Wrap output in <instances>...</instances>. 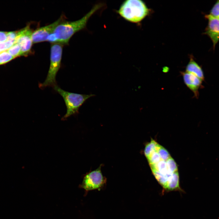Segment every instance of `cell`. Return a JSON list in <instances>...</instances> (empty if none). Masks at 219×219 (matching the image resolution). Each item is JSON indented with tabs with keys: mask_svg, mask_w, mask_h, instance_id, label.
Listing matches in <instances>:
<instances>
[{
	"mask_svg": "<svg viewBox=\"0 0 219 219\" xmlns=\"http://www.w3.org/2000/svg\"><path fill=\"white\" fill-rule=\"evenodd\" d=\"M15 40H7L0 43V52L6 51L14 43Z\"/></svg>",
	"mask_w": 219,
	"mask_h": 219,
	"instance_id": "17",
	"label": "cell"
},
{
	"mask_svg": "<svg viewBox=\"0 0 219 219\" xmlns=\"http://www.w3.org/2000/svg\"><path fill=\"white\" fill-rule=\"evenodd\" d=\"M212 16L219 18V0L215 3L210 10V14Z\"/></svg>",
	"mask_w": 219,
	"mask_h": 219,
	"instance_id": "18",
	"label": "cell"
},
{
	"mask_svg": "<svg viewBox=\"0 0 219 219\" xmlns=\"http://www.w3.org/2000/svg\"><path fill=\"white\" fill-rule=\"evenodd\" d=\"M33 31L29 24L17 32L15 43H17L21 48V56H27L32 54L33 42L31 35Z\"/></svg>",
	"mask_w": 219,
	"mask_h": 219,
	"instance_id": "6",
	"label": "cell"
},
{
	"mask_svg": "<svg viewBox=\"0 0 219 219\" xmlns=\"http://www.w3.org/2000/svg\"><path fill=\"white\" fill-rule=\"evenodd\" d=\"M47 41L51 43H58V39L55 34L53 32L48 36Z\"/></svg>",
	"mask_w": 219,
	"mask_h": 219,
	"instance_id": "19",
	"label": "cell"
},
{
	"mask_svg": "<svg viewBox=\"0 0 219 219\" xmlns=\"http://www.w3.org/2000/svg\"><path fill=\"white\" fill-rule=\"evenodd\" d=\"M101 165L96 169L90 172L85 175L80 187L86 191L99 189L106 183V178L103 175Z\"/></svg>",
	"mask_w": 219,
	"mask_h": 219,
	"instance_id": "5",
	"label": "cell"
},
{
	"mask_svg": "<svg viewBox=\"0 0 219 219\" xmlns=\"http://www.w3.org/2000/svg\"><path fill=\"white\" fill-rule=\"evenodd\" d=\"M104 5L103 3H97L80 19L73 21L64 20L60 23L53 32L57 37L58 43L63 45L68 44L72 36L76 33L85 29L90 17Z\"/></svg>",
	"mask_w": 219,
	"mask_h": 219,
	"instance_id": "1",
	"label": "cell"
},
{
	"mask_svg": "<svg viewBox=\"0 0 219 219\" xmlns=\"http://www.w3.org/2000/svg\"><path fill=\"white\" fill-rule=\"evenodd\" d=\"M206 17L208 23L205 33L211 40L214 47L219 41V18L210 14L207 15Z\"/></svg>",
	"mask_w": 219,
	"mask_h": 219,
	"instance_id": "8",
	"label": "cell"
},
{
	"mask_svg": "<svg viewBox=\"0 0 219 219\" xmlns=\"http://www.w3.org/2000/svg\"><path fill=\"white\" fill-rule=\"evenodd\" d=\"M64 17L61 16L52 23L45 26L39 27L33 31L31 39L33 44L47 41L49 35L52 33L56 27L64 20Z\"/></svg>",
	"mask_w": 219,
	"mask_h": 219,
	"instance_id": "7",
	"label": "cell"
},
{
	"mask_svg": "<svg viewBox=\"0 0 219 219\" xmlns=\"http://www.w3.org/2000/svg\"><path fill=\"white\" fill-rule=\"evenodd\" d=\"M7 40V32L0 31V43L4 42Z\"/></svg>",
	"mask_w": 219,
	"mask_h": 219,
	"instance_id": "21",
	"label": "cell"
},
{
	"mask_svg": "<svg viewBox=\"0 0 219 219\" xmlns=\"http://www.w3.org/2000/svg\"><path fill=\"white\" fill-rule=\"evenodd\" d=\"M158 144L154 140L151 139V141L146 144L144 148V152L146 158L153 152L157 150Z\"/></svg>",
	"mask_w": 219,
	"mask_h": 219,
	"instance_id": "11",
	"label": "cell"
},
{
	"mask_svg": "<svg viewBox=\"0 0 219 219\" xmlns=\"http://www.w3.org/2000/svg\"><path fill=\"white\" fill-rule=\"evenodd\" d=\"M17 35L16 32H7V40H15Z\"/></svg>",
	"mask_w": 219,
	"mask_h": 219,
	"instance_id": "20",
	"label": "cell"
},
{
	"mask_svg": "<svg viewBox=\"0 0 219 219\" xmlns=\"http://www.w3.org/2000/svg\"><path fill=\"white\" fill-rule=\"evenodd\" d=\"M14 58V57L7 51L0 52V65L5 64Z\"/></svg>",
	"mask_w": 219,
	"mask_h": 219,
	"instance_id": "16",
	"label": "cell"
},
{
	"mask_svg": "<svg viewBox=\"0 0 219 219\" xmlns=\"http://www.w3.org/2000/svg\"><path fill=\"white\" fill-rule=\"evenodd\" d=\"M51 44L50 62L48 73L44 82L39 85V87L41 89L50 86L54 87L57 85L56 77L61 66L63 45L59 43Z\"/></svg>",
	"mask_w": 219,
	"mask_h": 219,
	"instance_id": "3",
	"label": "cell"
},
{
	"mask_svg": "<svg viewBox=\"0 0 219 219\" xmlns=\"http://www.w3.org/2000/svg\"><path fill=\"white\" fill-rule=\"evenodd\" d=\"M186 71L194 75L202 81L204 80V73L202 68L192 58L190 59L186 67Z\"/></svg>",
	"mask_w": 219,
	"mask_h": 219,
	"instance_id": "10",
	"label": "cell"
},
{
	"mask_svg": "<svg viewBox=\"0 0 219 219\" xmlns=\"http://www.w3.org/2000/svg\"><path fill=\"white\" fill-rule=\"evenodd\" d=\"M157 150L162 160L166 161L171 157L168 151L159 144L158 145Z\"/></svg>",
	"mask_w": 219,
	"mask_h": 219,
	"instance_id": "12",
	"label": "cell"
},
{
	"mask_svg": "<svg viewBox=\"0 0 219 219\" xmlns=\"http://www.w3.org/2000/svg\"><path fill=\"white\" fill-rule=\"evenodd\" d=\"M183 81L187 87L193 93L195 98L199 96V90L202 86V80L194 75L186 72H181Z\"/></svg>",
	"mask_w": 219,
	"mask_h": 219,
	"instance_id": "9",
	"label": "cell"
},
{
	"mask_svg": "<svg viewBox=\"0 0 219 219\" xmlns=\"http://www.w3.org/2000/svg\"><path fill=\"white\" fill-rule=\"evenodd\" d=\"M6 51L14 58L21 56V48L19 45L17 43H14Z\"/></svg>",
	"mask_w": 219,
	"mask_h": 219,
	"instance_id": "13",
	"label": "cell"
},
{
	"mask_svg": "<svg viewBox=\"0 0 219 219\" xmlns=\"http://www.w3.org/2000/svg\"><path fill=\"white\" fill-rule=\"evenodd\" d=\"M116 12L126 21L137 23L148 14V9L141 0H126L123 2Z\"/></svg>",
	"mask_w": 219,
	"mask_h": 219,
	"instance_id": "2",
	"label": "cell"
},
{
	"mask_svg": "<svg viewBox=\"0 0 219 219\" xmlns=\"http://www.w3.org/2000/svg\"><path fill=\"white\" fill-rule=\"evenodd\" d=\"M55 91L63 98L67 108L66 113L62 117L64 120L70 116L78 113L79 108L93 94L84 95L69 92L65 91L56 85L54 87Z\"/></svg>",
	"mask_w": 219,
	"mask_h": 219,
	"instance_id": "4",
	"label": "cell"
},
{
	"mask_svg": "<svg viewBox=\"0 0 219 219\" xmlns=\"http://www.w3.org/2000/svg\"><path fill=\"white\" fill-rule=\"evenodd\" d=\"M166 163L169 172L173 173L178 171L177 165L171 157L166 161Z\"/></svg>",
	"mask_w": 219,
	"mask_h": 219,
	"instance_id": "14",
	"label": "cell"
},
{
	"mask_svg": "<svg viewBox=\"0 0 219 219\" xmlns=\"http://www.w3.org/2000/svg\"><path fill=\"white\" fill-rule=\"evenodd\" d=\"M147 158L150 165L156 164L161 160L157 150L153 152Z\"/></svg>",
	"mask_w": 219,
	"mask_h": 219,
	"instance_id": "15",
	"label": "cell"
}]
</instances>
